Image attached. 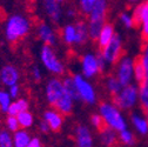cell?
<instances>
[{
	"mask_svg": "<svg viewBox=\"0 0 148 147\" xmlns=\"http://www.w3.org/2000/svg\"><path fill=\"white\" fill-rule=\"evenodd\" d=\"M31 21L21 14H13L5 24V38L10 43H16L29 33Z\"/></svg>",
	"mask_w": 148,
	"mask_h": 147,
	"instance_id": "1",
	"label": "cell"
},
{
	"mask_svg": "<svg viewBox=\"0 0 148 147\" xmlns=\"http://www.w3.org/2000/svg\"><path fill=\"white\" fill-rule=\"evenodd\" d=\"M99 114L103 118L106 126L115 132H121L127 128V122L123 115L113 102H101L99 106Z\"/></svg>",
	"mask_w": 148,
	"mask_h": 147,
	"instance_id": "2",
	"label": "cell"
},
{
	"mask_svg": "<svg viewBox=\"0 0 148 147\" xmlns=\"http://www.w3.org/2000/svg\"><path fill=\"white\" fill-rule=\"evenodd\" d=\"M40 60L44 67L54 76H61L65 72V66L59 59L57 52L54 51L53 46L44 45L40 51Z\"/></svg>",
	"mask_w": 148,
	"mask_h": 147,
	"instance_id": "3",
	"label": "cell"
},
{
	"mask_svg": "<svg viewBox=\"0 0 148 147\" xmlns=\"http://www.w3.org/2000/svg\"><path fill=\"white\" fill-rule=\"evenodd\" d=\"M139 100V86L131 84L121 89L119 94L113 97V104L120 109H129L136 105Z\"/></svg>",
	"mask_w": 148,
	"mask_h": 147,
	"instance_id": "4",
	"label": "cell"
},
{
	"mask_svg": "<svg viewBox=\"0 0 148 147\" xmlns=\"http://www.w3.org/2000/svg\"><path fill=\"white\" fill-rule=\"evenodd\" d=\"M115 77L118 78L122 87L131 85L134 79V59L123 56L116 63Z\"/></svg>",
	"mask_w": 148,
	"mask_h": 147,
	"instance_id": "5",
	"label": "cell"
},
{
	"mask_svg": "<svg viewBox=\"0 0 148 147\" xmlns=\"http://www.w3.org/2000/svg\"><path fill=\"white\" fill-rule=\"evenodd\" d=\"M101 56L107 64H116L122 58V40L120 35L115 34L109 44L101 49Z\"/></svg>",
	"mask_w": 148,
	"mask_h": 147,
	"instance_id": "6",
	"label": "cell"
},
{
	"mask_svg": "<svg viewBox=\"0 0 148 147\" xmlns=\"http://www.w3.org/2000/svg\"><path fill=\"white\" fill-rule=\"evenodd\" d=\"M73 79L75 81L80 100H84L85 102H87L89 105H94L97 102V93H95L94 87L92 86L85 79V77H82L81 74L73 76Z\"/></svg>",
	"mask_w": 148,
	"mask_h": 147,
	"instance_id": "7",
	"label": "cell"
},
{
	"mask_svg": "<svg viewBox=\"0 0 148 147\" xmlns=\"http://www.w3.org/2000/svg\"><path fill=\"white\" fill-rule=\"evenodd\" d=\"M132 15L135 27H141V35L143 41L148 40V0L140 3L134 8Z\"/></svg>",
	"mask_w": 148,
	"mask_h": 147,
	"instance_id": "8",
	"label": "cell"
},
{
	"mask_svg": "<svg viewBox=\"0 0 148 147\" xmlns=\"http://www.w3.org/2000/svg\"><path fill=\"white\" fill-rule=\"evenodd\" d=\"M64 93H65V89H64L61 79L54 77L47 81L45 94H46V100L51 106H54L57 104V101L62 97Z\"/></svg>",
	"mask_w": 148,
	"mask_h": 147,
	"instance_id": "9",
	"label": "cell"
},
{
	"mask_svg": "<svg viewBox=\"0 0 148 147\" xmlns=\"http://www.w3.org/2000/svg\"><path fill=\"white\" fill-rule=\"evenodd\" d=\"M81 71L82 77L85 78H94L100 72L98 57L93 53H87L81 58Z\"/></svg>",
	"mask_w": 148,
	"mask_h": 147,
	"instance_id": "10",
	"label": "cell"
},
{
	"mask_svg": "<svg viewBox=\"0 0 148 147\" xmlns=\"http://www.w3.org/2000/svg\"><path fill=\"white\" fill-rule=\"evenodd\" d=\"M19 79H20V73L15 66L13 65H5L0 68V81L1 85H4L5 87H11L14 85L19 84Z\"/></svg>",
	"mask_w": 148,
	"mask_h": 147,
	"instance_id": "11",
	"label": "cell"
},
{
	"mask_svg": "<svg viewBox=\"0 0 148 147\" xmlns=\"http://www.w3.org/2000/svg\"><path fill=\"white\" fill-rule=\"evenodd\" d=\"M42 120L46 121L49 130L53 132L60 131L64 125V115L61 113H59L57 109H48V111H46L44 113Z\"/></svg>",
	"mask_w": 148,
	"mask_h": 147,
	"instance_id": "12",
	"label": "cell"
},
{
	"mask_svg": "<svg viewBox=\"0 0 148 147\" xmlns=\"http://www.w3.org/2000/svg\"><path fill=\"white\" fill-rule=\"evenodd\" d=\"M38 36L39 39L44 43V45H48V46H53L57 44L58 36L55 31L52 28V26H49L46 23H41L38 26Z\"/></svg>",
	"mask_w": 148,
	"mask_h": 147,
	"instance_id": "13",
	"label": "cell"
},
{
	"mask_svg": "<svg viewBox=\"0 0 148 147\" xmlns=\"http://www.w3.org/2000/svg\"><path fill=\"white\" fill-rule=\"evenodd\" d=\"M44 8L46 11V14L53 23H60L61 16H62V11L60 3L57 0H42Z\"/></svg>",
	"mask_w": 148,
	"mask_h": 147,
	"instance_id": "14",
	"label": "cell"
},
{
	"mask_svg": "<svg viewBox=\"0 0 148 147\" xmlns=\"http://www.w3.org/2000/svg\"><path fill=\"white\" fill-rule=\"evenodd\" d=\"M75 141L78 147H93V137L89 128L79 125L75 130Z\"/></svg>",
	"mask_w": 148,
	"mask_h": 147,
	"instance_id": "15",
	"label": "cell"
},
{
	"mask_svg": "<svg viewBox=\"0 0 148 147\" xmlns=\"http://www.w3.org/2000/svg\"><path fill=\"white\" fill-rule=\"evenodd\" d=\"M108 4L107 0H98L92 8L90 13L88 14V21L94 20H106Z\"/></svg>",
	"mask_w": 148,
	"mask_h": 147,
	"instance_id": "16",
	"label": "cell"
},
{
	"mask_svg": "<svg viewBox=\"0 0 148 147\" xmlns=\"http://www.w3.org/2000/svg\"><path fill=\"white\" fill-rule=\"evenodd\" d=\"M114 35H115L114 26L110 24V23H106L105 26H103V28H102V31H101V33H100V35H99L98 40H97L98 47L100 49H102L103 47H106L109 44V41L114 38Z\"/></svg>",
	"mask_w": 148,
	"mask_h": 147,
	"instance_id": "17",
	"label": "cell"
},
{
	"mask_svg": "<svg viewBox=\"0 0 148 147\" xmlns=\"http://www.w3.org/2000/svg\"><path fill=\"white\" fill-rule=\"evenodd\" d=\"M73 102H74V100L67 93H64L62 97L57 101V104L54 105V107L62 115H68L73 111Z\"/></svg>",
	"mask_w": 148,
	"mask_h": 147,
	"instance_id": "18",
	"label": "cell"
},
{
	"mask_svg": "<svg viewBox=\"0 0 148 147\" xmlns=\"http://www.w3.org/2000/svg\"><path fill=\"white\" fill-rule=\"evenodd\" d=\"M75 28H77L75 45H78V46L85 45L86 41L89 39V35H88V25L86 24V21L79 20V21L75 24Z\"/></svg>",
	"mask_w": 148,
	"mask_h": 147,
	"instance_id": "19",
	"label": "cell"
},
{
	"mask_svg": "<svg viewBox=\"0 0 148 147\" xmlns=\"http://www.w3.org/2000/svg\"><path fill=\"white\" fill-rule=\"evenodd\" d=\"M28 107H29L28 100L27 99H24V98H19V99L12 101V104H11V106L8 108L7 115L16 117L18 114L24 112V111H28Z\"/></svg>",
	"mask_w": 148,
	"mask_h": 147,
	"instance_id": "20",
	"label": "cell"
},
{
	"mask_svg": "<svg viewBox=\"0 0 148 147\" xmlns=\"http://www.w3.org/2000/svg\"><path fill=\"white\" fill-rule=\"evenodd\" d=\"M13 137V146L14 147H27V145L29 144L32 137L31 134L26 131V130H18L16 132H14L12 134Z\"/></svg>",
	"mask_w": 148,
	"mask_h": 147,
	"instance_id": "21",
	"label": "cell"
},
{
	"mask_svg": "<svg viewBox=\"0 0 148 147\" xmlns=\"http://www.w3.org/2000/svg\"><path fill=\"white\" fill-rule=\"evenodd\" d=\"M99 133H100V139L105 146L112 147V146L116 145L119 135L116 134V132L114 130H112V128H109V127H106L105 130H102Z\"/></svg>",
	"mask_w": 148,
	"mask_h": 147,
	"instance_id": "22",
	"label": "cell"
},
{
	"mask_svg": "<svg viewBox=\"0 0 148 147\" xmlns=\"http://www.w3.org/2000/svg\"><path fill=\"white\" fill-rule=\"evenodd\" d=\"M61 38H62V41L67 45H75V39H77L75 25L68 24L64 26L61 30Z\"/></svg>",
	"mask_w": 148,
	"mask_h": 147,
	"instance_id": "23",
	"label": "cell"
},
{
	"mask_svg": "<svg viewBox=\"0 0 148 147\" xmlns=\"http://www.w3.org/2000/svg\"><path fill=\"white\" fill-rule=\"evenodd\" d=\"M62 85H64L65 93H67L73 100H80L78 89H77V85H75V81H74L73 77H71V76L65 77L62 79Z\"/></svg>",
	"mask_w": 148,
	"mask_h": 147,
	"instance_id": "24",
	"label": "cell"
},
{
	"mask_svg": "<svg viewBox=\"0 0 148 147\" xmlns=\"http://www.w3.org/2000/svg\"><path fill=\"white\" fill-rule=\"evenodd\" d=\"M132 122L133 126L139 134L141 135H147L148 134V121L146 118L140 115L139 113H133L132 114Z\"/></svg>",
	"mask_w": 148,
	"mask_h": 147,
	"instance_id": "25",
	"label": "cell"
},
{
	"mask_svg": "<svg viewBox=\"0 0 148 147\" xmlns=\"http://www.w3.org/2000/svg\"><path fill=\"white\" fill-rule=\"evenodd\" d=\"M106 24V20H94V21H88V35L89 39H92L93 41H97L99 35L103 28Z\"/></svg>",
	"mask_w": 148,
	"mask_h": 147,
	"instance_id": "26",
	"label": "cell"
},
{
	"mask_svg": "<svg viewBox=\"0 0 148 147\" xmlns=\"http://www.w3.org/2000/svg\"><path fill=\"white\" fill-rule=\"evenodd\" d=\"M147 77V72L145 69V66L140 59V57H138L135 60H134V80H135V84L139 86L143 82V80L146 79Z\"/></svg>",
	"mask_w": 148,
	"mask_h": 147,
	"instance_id": "27",
	"label": "cell"
},
{
	"mask_svg": "<svg viewBox=\"0 0 148 147\" xmlns=\"http://www.w3.org/2000/svg\"><path fill=\"white\" fill-rule=\"evenodd\" d=\"M139 102L143 112L148 109V74L143 82L139 85Z\"/></svg>",
	"mask_w": 148,
	"mask_h": 147,
	"instance_id": "28",
	"label": "cell"
},
{
	"mask_svg": "<svg viewBox=\"0 0 148 147\" xmlns=\"http://www.w3.org/2000/svg\"><path fill=\"white\" fill-rule=\"evenodd\" d=\"M106 88L113 97H115L116 94L120 93L123 87H122V85L120 84V81L118 80V78L115 76H109L106 79Z\"/></svg>",
	"mask_w": 148,
	"mask_h": 147,
	"instance_id": "29",
	"label": "cell"
},
{
	"mask_svg": "<svg viewBox=\"0 0 148 147\" xmlns=\"http://www.w3.org/2000/svg\"><path fill=\"white\" fill-rule=\"evenodd\" d=\"M18 122H19V126L23 130H27V128L32 127L34 124V117L29 111H24L21 113H19L16 115Z\"/></svg>",
	"mask_w": 148,
	"mask_h": 147,
	"instance_id": "30",
	"label": "cell"
},
{
	"mask_svg": "<svg viewBox=\"0 0 148 147\" xmlns=\"http://www.w3.org/2000/svg\"><path fill=\"white\" fill-rule=\"evenodd\" d=\"M11 104H12V98L10 97L8 92L5 89H0V111L3 113H7Z\"/></svg>",
	"mask_w": 148,
	"mask_h": 147,
	"instance_id": "31",
	"label": "cell"
},
{
	"mask_svg": "<svg viewBox=\"0 0 148 147\" xmlns=\"http://www.w3.org/2000/svg\"><path fill=\"white\" fill-rule=\"evenodd\" d=\"M0 147H14L13 146V137L10 131L0 130Z\"/></svg>",
	"mask_w": 148,
	"mask_h": 147,
	"instance_id": "32",
	"label": "cell"
},
{
	"mask_svg": "<svg viewBox=\"0 0 148 147\" xmlns=\"http://www.w3.org/2000/svg\"><path fill=\"white\" fill-rule=\"evenodd\" d=\"M119 140L123 145H127V146H132L135 142L134 134L129 130H127V128H126V130H123V131H121V132H119Z\"/></svg>",
	"mask_w": 148,
	"mask_h": 147,
	"instance_id": "33",
	"label": "cell"
},
{
	"mask_svg": "<svg viewBox=\"0 0 148 147\" xmlns=\"http://www.w3.org/2000/svg\"><path fill=\"white\" fill-rule=\"evenodd\" d=\"M5 126H6V130L10 131L11 133H14L18 130H20V126H19V122H18L16 117H12V115H7V118L5 120Z\"/></svg>",
	"mask_w": 148,
	"mask_h": 147,
	"instance_id": "34",
	"label": "cell"
},
{
	"mask_svg": "<svg viewBox=\"0 0 148 147\" xmlns=\"http://www.w3.org/2000/svg\"><path fill=\"white\" fill-rule=\"evenodd\" d=\"M90 124H92V126H93L94 128H97L99 132H101L102 130H105V128L107 127L103 118L100 114H93V115H92L90 117Z\"/></svg>",
	"mask_w": 148,
	"mask_h": 147,
	"instance_id": "35",
	"label": "cell"
},
{
	"mask_svg": "<svg viewBox=\"0 0 148 147\" xmlns=\"http://www.w3.org/2000/svg\"><path fill=\"white\" fill-rule=\"evenodd\" d=\"M98 1V0H80V10L84 14H89L92 8H93L94 4Z\"/></svg>",
	"mask_w": 148,
	"mask_h": 147,
	"instance_id": "36",
	"label": "cell"
},
{
	"mask_svg": "<svg viewBox=\"0 0 148 147\" xmlns=\"http://www.w3.org/2000/svg\"><path fill=\"white\" fill-rule=\"evenodd\" d=\"M120 20H121V23L127 27V28H132V27H134L135 26V24H134V19H133V15H131L129 13H121V15H120Z\"/></svg>",
	"mask_w": 148,
	"mask_h": 147,
	"instance_id": "37",
	"label": "cell"
},
{
	"mask_svg": "<svg viewBox=\"0 0 148 147\" xmlns=\"http://www.w3.org/2000/svg\"><path fill=\"white\" fill-rule=\"evenodd\" d=\"M140 59L145 66V69L148 74V40L145 41V45H143V49H142V53L140 56Z\"/></svg>",
	"mask_w": 148,
	"mask_h": 147,
	"instance_id": "38",
	"label": "cell"
},
{
	"mask_svg": "<svg viewBox=\"0 0 148 147\" xmlns=\"http://www.w3.org/2000/svg\"><path fill=\"white\" fill-rule=\"evenodd\" d=\"M7 92H8L10 97L12 98V100H13V99H14V100L19 99V95H20V86H19V84H18V85H14V86H11V87H8Z\"/></svg>",
	"mask_w": 148,
	"mask_h": 147,
	"instance_id": "39",
	"label": "cell"
},
{
	"mask_svg": "<svg viewBox=\"0 0 148 147\" xmlns=\"http://www.w3.org/2000/svg\"><path fill=\"white\" fill-rule=\"evenodd\" d=\"M31 76H32V79L35 80V81H40L41 78H42V73L40 71V68L38 66H33L32 69H31Z\"/></svg>",
	"mask_w": 148,
	"mask_h": 147,
	"instance_id": "40",
	"label": "cell"
},
{
	"mask_svg": "<svg viewBox=\"0 0 148 147\" xmlns=\"http://www.w3.org/2000/svg\"><path fill=\"white\" fill-rule=\"evenodd\" d=\"M27 147H42V142H41V140L39 138L34 137V138L31 139V141L27 145Z\"/></svg>",
	"mask_w": 148,
	"mask_h": 147,
	"instance_id": "41",
	"label": "cell"
},
{
	"mask_svg": "<svg viewBox=\"0 0 148 147\" xmlns=\"http://www.w3.org/2000/svg\"><path fill=\"white\" fill-rule=\"evenodd\" d=\"M98 63H99V67H100V72H102L105 68H106V65H107V63H106V60L103 59V57L101 56V53L100 54H98Z\"/></svg>",
	"mask_w": 148,
	"mask_h": 147,
	"instance_id": "42",
	"label": "cell"
},
{
	"mask_svg": "<svg viewBox=\"0 0 148 147\" xmlns=\"http://www.w3.org/2000/svg\"><path fill=\"white\" fill-rule=\"evenodd\" d=\"M39 130H40V132H42V133H47V132L51 131L49 127H48V125L46 124L45 120H41V121L39 122Z\"/></svg>",
	"mask_w": 148,
	"mask_h": 147,
	"instance_id": "43",
	"label": "cell"
},
{
	"mask_svg": "<svg viewBox=\"0 0 148 147\" xmlns=\"http://www.w3.org/2000/svg\"><path fill=\"white\" fill-rule=\"evenodd\" d=\"M66 14H67V16H68V18H74V16H75V11L72 10V8H68Z\"/></svg>",
	"mask_w": 148,
	"mask_h": 147,
	"instance_id": "44",
	"label": "cell"
},
{
	"mask_svg": "<svg viewBox=\"0 0 148 147\" xmlns=\"http://www.w3.org/2000/svg\"><path fill=\"white\" fill-rule=\"evenodd\" d=\"M128 1H129V3H139L140 0H128Z\"/></svg>",
	"mask_w": 148,
	"mask_h": 147,
	"instance_id": "45",
	"label": "cell"
},
{
	"mask_svg": "<svg viewBox=\"0 0 148 147\" xmlns=\"http://www.w3.org/2000/svg\"><path fill=\"white\" fill-rule=\"evenodd\" d=\"M145 114H146V119H147V121H148V109H147V111L145 112Z\"/></svg>",
	"mask_w": 148,
	"mask_h": 147,
	"instance_id": "46",
	"label": "cell"
},
{
	"mask_svg": "<svg viewBox=\"0 0 148 147\" xmlns=\"http://www.w3.org/2000/svg\"><path fill=\"white\" fill-rule=\"evenodd\" d=\"M57 1H58V3H64L65 0H57Z\"/></svg>",
	"mask_w": 148,
	"mask_h": 147,
	"instance_id": "47",
	"label": "cell"
},
{
	"mask_svg": "<svg viewBox=\"0 0 148 147\" xmlns=\"http://www.w3.org/2000/svg\"><path fill=\"white\" fill-rule=\"evenodd\" d=\"M0 87H1V81H0Z\"/></svg>",
	"mask_w": 148,
	"mask_h": 147,
	"instance_id": "48",
	"label": "cell"
},
{
	"mask_svg": "<svg viewBox=\"0 0 148 147\" xmlns=\"http://www.w3.org/2000/svg\"><path fill=\"white\" fill-rule=\"evenodd\" d=\"M79 1H80V0H79Z\"/></svg>",
	"mask_w": 148,
	"mask_h": 147,
	"instance_id": "49",
	"label": "cell"
}]
</instances>
